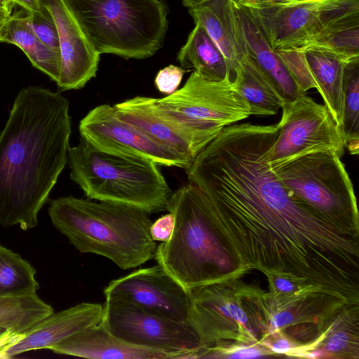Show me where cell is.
Listing matches in <instances>:
<instances>
[{
  "mask_svg": "<svg viewBox=\"0 0 359 359\" xmlns=\"http://www.w3.org/2000/svg\"><path fill=\"white\" fill-rule=\"evenodd\" d=\"M69 103L59 92L29 86L18 94L0 134V224L22 230L38 213L69 160Z\"/></svg>",
  "mask_w": 359,
  "mask_h": 359,
  "instance_id": "obj_2",
  "label": "cell"
},
{
  "mask_svg": "<svg viewBox=\"0 0 359 359\" xmlns=\"http://www.w3.org/2000/svg\"><path fill=\"white\" fill-rule=\"evenodd\" d=\"M6 22H7V21H6ZM6 22H4V21H2V20H0V32H1V30L2 27H4V25H5V23H6Z\"/></svg>",
  "mask_w": 359,
  "mask_h": 359,
  "instance_id": "obj_39",
  "label": "cell"
},
{
  "mask_svg": "<svg viewBox=\"0 0 359 359\" xmlns=\"http://www.w3.org/2000/svg\"><path fill=\"white\" fill-rule=\"evenodd\" d=\"M102 321L114 336L131 344L168 352L201 346L188 322L170 320L130 303L106 300Z\"/></svg>",
  "mask_w": 359,
  "mask_h": 359,
  "instance_id": "obj_12",
  "label": "cell"
},
{
  "mask_svg": "<svg viewBox=\"0 0 359 359\" xmlns=\"http://www.w3.org/2000/svg\"><path fill=\"white\" fill-rule=\"evenodd\" d=\"M104 294L106 300L130 303L170 320L188 321L191 305L190 290L159 264L111 280Z\"/></svg>",
  "mask_w": 359,
  "mask_h": 359,
  "instance_id": "obj_14",
  "label": "cell"
},
{
  "mask_svg": "<svg viewBox=\"0 0 359 359\" xmlns=\"http://www.w3.org/2000/svg\"><path fill=\"white\" fill-rule=\"evenodd\" d=\"M53 313L52 306L38 295L0 298V327L20 334Z\"/></svg>",
  "mask_w": 359,
  "mask_h": 359,
  "instance_id": "obj_27",
  "label": "cell"
},
{
  "mask_svg": "<svg viewBox=\"0 0 359 359\" xmlns=\"http://www.w3.org/2000/svg\"><path fill=\"white\" fill-rule=\"evenodd\" d=\"M212 205L191 182L173 191L167 211L175 217L173 232L156 250L155 259L187 289L236 277L243 271L219 238Z\"/></svg>",
  "mask_w": 359,
  "mask_h": 359,
  "instance_id": "obj_4",
  "label": "cell"
},
{
  "mask_svg": "<svg viewBox=\"0 0 359 359\" xmlns=\"http://www.w3.org/2000/svg\"><path fill=\"white\" fill-rule=\"evenodd\" d=\"M35 269L18 253L0 245V298L36 295Z\"/></svg>",
  "mask_w": 359,
  "mask_h": 359,
  "instance_id": "obj_25",
  "label": "cell"
},
{
  "mask_svg": "<svg viewBox=\"0 0 359 359\" xmlns=\"http://www.w3.org/2000/svg\"><path fill=\"white\" fill-rule=\"evenodd\" d=\"M175 226L174 215L169 212L157 219L150 226L153 241L165 242L170 238Z\"/></svg>",
  "mask_w": 359,
  "mask_h": 359,
  "instance_id": "obj_32",
  "label": "cell"
},
{
  "mask_svg": "<svg viewBox=\"0 0 359 359\" xmlns=\"http://www.w3.org/2000/svg\"><path fill=\"white\" fill-rule=\"evenodd\" d=\"M305 1H308V0H258V1L254 5L284 4L298 3V2ZM254 5H251V6H254Z\"/></svg>",
  "mask_w": 359,
  "mask_h": 359,
  "instance_id": "obj_37",
  "label": "cell"
},
{
  "mask_svg": "<svg viewBox=\"0 0 359 359\" xmlns=\"http://www.w3.org/2000/svg\"><path fill=\"white\" fill-rule=\"evenodd\" d=\"M14 5H18L28 13L40 11L42 4L40 0H10Z\"/></svg>",
  "mask_w": 359,
  "mask_h": 359,
  "instance_id": "obj_35",
  "label": "cell"
},
{
  "mask_svg": "<svg viewBox=\"0 0 359 359\" xmlns=\"http://www.w3.org/2000/svg\"><path fill=\"white\" fill-rule=\"evenodd\" d=\"M275 51L302 92L306 93L308 90L316 88V82L301 48H287Z\"/></svg>",
  "mask_w": 359,
  "mask_h": 359,
  "instance_id": "obj_29",
  "label": "cell"
},
{
  "mask_svg": "<svg viewBox=\"0 0 359 359\" xmlns=\"http://www.w3.org/2000/svg\"><path fill=\"white\" fill-rule=\"evenodd\" d=\"M226 280L189 289L191 305L188 323L201 346L217 344L227 338L248 344H259L261 333L267 335V320L252 317L238 295H227ZM265 315V314H259Z\"/></svg>",
  "mask_w": 359,
  "mask_h": 359,
  "instance_id": "obj_11",
  "label": "cell"
},
{
  "mask_svg": "<svg viewBox=\"0 0 359 359\" xmlns=\"http://www.w3.org/2000/svg\"><path fill=\"white\" fill-rule=\"evenodd\" d=\"M245 6L274 50L302 48L330 25L359 13V0H308Z\"/></svg>",
  "mask_w": 359,
  "mask_h": 359,
  "instance_id": "obj_10",
  "label": "cell"
},
{
  "mask_svg": "<svg viewBox=\"0 0 359 359\" xmlns=\"http://www.w3.org/2000/svg\"><path fill=\"white\" fill-rule=\"evenodd\" d=\"M195 23L200 24L226 60L229 79L245 57L232 0H209L188 8Z\"/></svg>",
  "mask_w": 359,
  "mask_h": 359,
  "instance_id": "obj_19",
  "label": "cell"
},
{
  "mask_svg": "<svg viewBox=\"0 0 359 359\" xmlns=\"http://www.w3.org/2000/svg\"><path fill=\"white\" fill-rule=\"evenodd\" d=\"M301 48L324 104L341 128L343 117L344 71L348 59L316 46ZM350 60V59H349Z\"/></svg>",
  "mask_w": 359,
  "mask_h": 359,
  "instance_id": "obj_21",
  "label": "cell"
},
{
  "mask_svg": "<svg viewBox=\"0 0 359 359\" xmlns=\"http://www.w3.org/2000/svg\"><path fill=\"white\" fill-rule=\"evenodd\" d=\"M14 4L10 0H0V20L6 22L12 15Z\"/></svg>",
  "mask_w": 359,
  "mask_h": 359,
  "instance_id": "obj_36",
  "label": "cell"
},
{
  "mask_svg": "<svg viewBox=\"0 0 359 359\" xmlns=\"http://www.w3.org/2000/svg\"><path fill=\"white\" fill-rule=\"evenodd\" d=\"M94 49L125 59L153 56L164 43L168 9L162 0H68Z\"/></svg>",
  "mask_w": 359,
  "mask_h": 359,
  "instance_id": "obj_6",
  "label": "cell"
},
{
  "mask_svg": "<svg viewBox=\"0 0 359 359\" xmlns=\"http://www.w3.org/2000/svg\"><path fill=\"white\" fill-rule=\"evenodd\" d=\"M55 22L61 56L57 85L62 90L83 88L98 70L100 55L94 49L68 0H40Z\"/></svg>",
  "mask_w": 359,
  "mask_h": 359,
  "instance_id": "obj_15",
  "label": "cell"
},
{
  "mask_svg": "<svg viewBox=\"0 0 359 359\" xmlns=\"http://www.w3.org/2000/svg\"><path fill=\"white\" fill-rule=\"evenodd\" d=\"M104 306L83 302L43 318L0 348V358H10L27 351L50 349L53 345L84 329L100 323Z\"/></svg>",
  "mask_w": 359,
  "mask_h": 359,
  "instance_id": "obj_16",
  "label": "cell"
},
{
  "mask_svg": "<svg viewBox=\"0 0 359 359\" xmlns=\"http://www.w3.org/2000/svg\"><path fill=\"white\" fill-rule=\"evenodd\" d=\"M276 125L225 128L186 170L212 205L214 227L240 269L285 277L337 300L358 289V231L303 202L271 167Z\"/></svg>",
  "mask_w": 359,
  "mask_h": 359,
  "instance_id": "obj_1",
  "label": "cell"
},
{
  "mask_svg": "<svg viewBox=\"0 0 359 359\" xmlns=\"http://www.w3.org/2000/svg\"><path fill=\"white\" fill-rule=\"evenodd\" d=\"M153 110L175 128L197 156L226 126L251 115L247 101L226 77L210 81L193 71L184 86L162 98H150Z\"/></svg>",
  "mask_w": 359,
  "mask_h": 359,
  "instance_id": "obj_7",
  "label": "cell"
},
{
  "mask_svg": "<svg viewBox=\"0 0 359 359\" xmlns=\"http://www.w3.org/2000/svg\"><path fill=\"white\" fill-rule=\"evenodd\" d=\"M209 0H182L184 6L187 8L194 7Z\"/></svg>",
  "mask_w": 359,
  "mask_h": 359,
  "instance_id": "obj_38",
  "label": "cell"
},
{
  "mask_svg": "<svg viewBox=\"0 0 359 359\" xmlns=\"http://www.w3.org/2000/svg\"><path fill=\"white\" fill-rule=\"evenodd\" d=\"M232 1L245 55L271 83L284 102L293 101L305 93L296 85L250 10Z\"/></svg>",
  "mask_w": 359,
  "mask_h": 359,
  "instance_id": "obj_18",
  "label": "cell"
},
{
  "mask_svg": "<svg viewBox=\"0 0 359 359\" xmlns=\"http://www.w3.org/2000/svg\"><path fill=\"white\" fill-rule=\"evenodd\" d=\"M352 339V334L347 330L334 331L327 339L323 350L326 354L341 353L349 347Z\"/></svg>",
  "mask_w": 359,
  "mask_h": 359,
  "instance_id": "obj_33",
  "label": "cell"
},
{
  "mask_svg": "<svg viewBox=\"0 0 359 359\" xmlns=\"http://www.w3.org/2000/svg\"><path fill=\"white\" fill-rule=\"evenodd\" d=\"M81 139L93 147L119 155L150 160L158 165L187 169L191 163L178 154L154 142L121 120L114 106L98 105L79 123Z\"/></svg>",
  "mask_w": 359,
  "mask_h": 359,
  "instance_id": "obj_13",
  "label": "cell"
},
{
  "mask_svg": "<svg viewBox=\"0 0 359 359\" xmlns=\"http://www.w3.org/2000/svg\"><path fill=\"white\" fill-rule=\"evenodd\" d=\"M55 353L86 358L184 359L189 352H168L129 344L112 334L102 320L53 345Z\"/></svg>",
  "mask_w": 359,
  "mask_h": 359,
  "instance_id": "obj_17",
  "label": "cell"
},
{
  "mask_svg": "<svg viewBox=\"0 0 359 359\" xmlns=\"http://www.w3.org/2000/svg\"><path fill=\"white\" fill-rule=\"evenodd\" d=\"M27 14L31 27L39 39L50 49L60 54L57 27L49 11L42 5L40 11L27 12Z\"/></svg>",
  "mask_w": 359,
  "mask_h": 359,
  "instance_id": "obj_30",
  "label": "cell"
},
{
  "mask_svg": "<svg viewBox=\"0 0 359 359\" xmlns=\"http://www.w3.org/2000/svg\"><path fill=\"white\" fill-rule=\"evenodd\" d=\"M185 70L180 67L170 65L158 71L154 83L161 93L167 95L173 93L179 87Z\"/></svg>",
  "mask_w": 359,
  "mask_h": 359,
  "instance_id": "obj_31",
  "label": "cell"
},
{
  "mask_svg": "<svg viewBox=\"0 0 359 359\" xmlns=\"http://www.w3.org/2000/svg\"><path fill=\"white\" fill-rule=\"evenodd\" d=\"M280 336L276 337L273 342L264 343V345L269 348L272 353L299 355V353L305 351L304 348H297L294 342L281 335L280 332Z\"/></svg>",
  "mask_w": 359,
  "mask_h": 359,
  "instance_id": "obj_34",
  "label": "cell"
},
{
  "mask_svg": "<svg viewBox=\"0 0 359 359\" xmlns=\"http://www.w3.org/2000/svg\"><path fill=\"white\" fill-rule=\"evenodd\" d=\"M233 83L248 103L251 115H275L283 107L280 95L246 55L236 71Z\"/></svg>",
  "mask_w": 359,
  "mask_h": 359,
  "instance_id": "obj_24",
  "label": "cell"
},
{
  "mask_svg": "<svg viewBox=\"0 0 359 359\" xmlns=\"http://www.w3.org/2000/svg\"><path fill=\"white\" fill-rule=\"evenodd\" d=\"M151 97L135 96L114 105L117 116L154 142L192 163L196 156L188 141L152 109Z\"/></svg>",
  "mask_w": 359,
  "mask_h": 359,
  "instance_id": "obj_20",
  "label": "cell"
},
{
  "mask_svg": "<svg viewBox=\"0 0 359 359\" xmlns=\"http://www.w3.org/2000/svg\"><path fill=\"white\" fill-rule=\"evenodd\" d=\"M48 215L76 249L104 257L121 269L135 268L155 256L152 222L142 209L69 196L51 201Z\"/></svg>",
  "mask_w": 359,
  "mask_h": 359,
  "instance_id": "obj_3",
  "label": "cell"
},
{
  "mask_svg": "<svg viewBox=\"0 0 359 359\" xmlns=\"http://www.w3.org/2000/svg\"><path fill=\"white\" fill-rule=\"evenodd\" d=\"M177 59L182 68L193 69L205 80L221 81L229 77L226 58L198 23H195L186 43L179 50Z\"/></svg>",
  "mask_w": 359,
  "mask_h": 359,
  "instance_id": "obj_23",
  "label": "cell"
},
{
  "mask_svg": "<svg viewBox=\"0 0 359 359\" xmlns=\"http://www.w3.org/2000/svg\"><path fill=\"white\" fill-rule=\"evenodd\" d=\"M0 42L19 47L33 66L57 83L61 71V56L36 36L25 10L12 14L0 32Z\"/></svg>",
  "mask_w": 359,
  "mask_h": 359,
  "instance_id": "obj_22",
  "label": "cell"
},
{
  "mask_svg": "<svg viewBox=\"0 0 359 359\" xmlns=\"http://www.w3.org/2000/svg\"><path fill=\"white\" fill-rule=\"evenodd\" d=\"M70 178L88 198L154 213L167 210L172 191L154 162L100 150L81 139L70 147Z\"/></svg>",
  "mask_w": 359,
  "mask_h": 359,
  "instance_id": "obj_5",
  "label": "cell"
},
{
  "mask_svg": "<svg viewBox=\"0 0 359 359\" xmlns=\"http://www.w3.org/2000/svg\"><path fill=\"white\" fill-rule=\"evenodd\" d=\"M341 132L345 148L351 154L359 149V57L346 62L344 71V102Z\"/></svg>",
  "mask_w": 359,
  "mask_h": 359,
  "instance_id": "obj_26",
  "label": "cell"
},
{
  "mask_svg": "<svg viewBox=\"0 0 359 359\" xmlns=\"http://www.w3.org/2000/svg\"><path fill=\"white\" fill-rule=\"evenodd\" d=\"M311 45L332 51L348 60L359 57V13L330 25L303 47Z\"/></svg>",
  "mask_w": 359,
  "mask_h": 359,
  "instance_id": "obj_28",
  "label": "cell"
},
{
  "mask_svg": "<svg viewBox=\"0 0 359 359\" xmlns=\"http://www.w3.org/2000/svg\"><path fill=\"white\" fill-rule=\"evenodd\" d=\"M278 135L269 153L272 168L311 152L331 149L340 157L345 143L341 128L325 104L304 93L284 102Z\"/></svg>",
  "mask_w": 359,
  "mask_h": 359,
  "instance_id": "obj_9",
  "label": "cell"
},
{
  "mask_svg": "<svg viewBox=\"0 0 359 359\" xmlns=\"http://www.w3.org/2000/svg\"><path fill=\"white\" fill-rule=\"evenodd\" d=\"M272 169L303 202L333 222L358 231L353 187L341 157L334 151L311 152Z\"/></svg>",
  "mask_w": 359,
  "mask_h": 359,
  "instance_id": "obj_8",
  "label": "cell"
}]
</instances>
